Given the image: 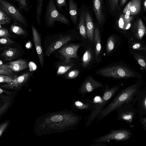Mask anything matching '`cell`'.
<instances>
[{
	"label": "cell",
	"mask_w": 146,
	"mask_h": 146,
	"mask_svg": "<svg viewBox=\"0 0 146 146\" xmlns=\"http://www.w3.org/2000/svg\"><path fill=\"white\" fill-rule=\"evenodd\" d=\"M141 79L135 83L127 87L118 93L114 98L101 111L97 117L96 121H100L110 113L125 104L132 103L134 98L139 91L142 83Z\"/></svg>",
	"instance_id": "6da1fadb"
},
{
	"label": "cell",
	"mask_w": 146,
	"mask_h": 146,
	"mask_svg": "<svg viewBox=\"0 0 146 146\" xmlns=\"http://www.w3.org/2000/svg\"><path fill=\"white\" fill-rule=\"evenodd\" d=\"M97 74L104 77L127 79L136 77L141 79V75L127 66L117 65L100 68Z\"/></svg>",
	"instance_id": "7a4b0ae2"
},
{
	"label": "cell",
	"mask_w": 146,
	"mask_h": 146,
	"mask_svg": "<svg viewBox=\"0 0 146 146\" xmlns=\"http://www.w3.org/2000/svg\"><path fill=\"white\" fill-rule=\"evenodd\" d=\"M120 87L119 85H117L110 88L108 85H105L101 100L95 103L94 107L91 110V112L86 123V127H88L91 124L106 106L109 100L115 96Z\"/></svg>",
	"instance_id": "3957f363"
},
{
	"label": "cell",
	"mask_w": 146,
	"mask_h": 146,
	"mask_svg": "<svg viewBox=\"0 0 146 146\" xmlns=\"http://www.w3.org/2000/svg\"><path fill=\"white\" fill-rule=\"evenodd\" d=\"M56 21L70 25L68 20L57 9L54 0H48L45 14V22L47 26L52 27Z\"/></svg>",
	"instance_id": "277c9868"
},
{
	"label": "cell",
	"mask_w": 146,
	"mask_h": 146,
	"mask_svg": "<svg viewBox=\"0 0 146 146\" xmlns=\"http://www.w3.org/2000/svg\"><path fill=\"white\" fill-rule=\"evenodd\" d=\"M132 134L130 130L126 129H112L108 133L95 139L93 142L105 143L112 140L117 141H124L130 138Z\"/></svg>",
	"instance_id": "5b68a950"
},
{
	"label": "cell",
	"mask_w": 146,
	"mask_h": 146,
	"mask_svg": "<svg viewBox=\"0 0 146 146\" xmlns=\"http://www.w3.org/2000/svg\"><path fill=\"white\" fill-rule=\"evenodd\" d=\"M0 8L12 18L23 26H27L28 23L25 16L14 5L6 0H0Z\"/></svg>",
	"instance_id": "8992f818"
},
{
	"label": "cell",
	"mask_w": 146,
	"mask_h": 146,
	"mask_svg": "<svg viewBox=\"0 0 146 146\" xmlns=\"http://www.w3.org/2000/svg\"><path fill=\"white\" fill-rule=\"evenodd\" d=\"M117 111L116 120L131 123L136 116L137 111L132 103L123 104L116 109Z\"/></svg>",
	"instance_id": "52a82bcc"
},
{
	"label": "cell",
	"mask_w": 146,
	"mask_h": 146,
	"mask_svg": "<svg viewBox=\"0 0 146 146\" xmlns=\"http://www.w3.org/2000/svg\"><path fill=\"white\" fill-rule=\"evenodd\" d=\"M104 88L102 84L96 80L91 76H88L80 86L78 93L85 95L95 90L100 88Z\"/></svg>",
	"instance_id": "ba28073f"
},
{
	"label": "cell",
	"mask_w": 146,
	"mask_h": 146,
	"mask_svg": "<svg viewBox=\"0 0 146 146\" xmlns=\"http://www.w3.org/2000/svg\"><path fill=\"white\" fill-rule=\"evenodd\" d=\"M80 44H72L65 46L60 48L58 52L64 58V65L69 64L71 58L77 59V51Z\"/></svg>",
	"instance_id": "9c48e42d"
},
{
	"label": "cell",
	"mask_w": 146,
	"mask_h": 146,
	"mask_svg": "<svg viewBox=\"0 0 146 146\" xmlns=\"http://www.w3.org/2000/svg\"><path fill=\"white\" fill-rule=\"evenodd\" d=\"M132 103L133 106L136 104L135 108L140 116L146 115V86L137 93Z\"/></svg>",
	"instance_id": "30bf717a"
},
{
	"label": "cell",
	"mask_w": 146,
	"mask_h": 146,
	"mask_svg": "<svg viewBox=\"0 0 146 146\" xmlns=\"http://www.w3.org/2000/svg\"><path fill=\"white\" fill-rule=\"evenodd\" d=\"M31 29L35 48L38 56L40 66L42 67L44 63V57L40 36L33 25H31Z\"/></svg>",
	"instance_id": "8fae6325"
},
{
	"label": "cell",
	"mask_w": 146,
	"mask_h": 146,
	"mask_svg": "<svg viewBox=\"0 0 146 146\" xmlns=\"http://www.w3.org/2000/svg\"><path fill=\"white\" fill-rule=\"evenodd\" d=\"M71 36L69 35L61 36L53 42L48 46L46 52V56H49L64 45L70 41Z\"/></svg>",
	"instance_id": "7c38bea8"
},
{
	"label": "cell",
	"mask_w": 146,
	"mask_h": 146,
	"mask_svg": "<svg viewBox=\"0 0 146 146\" xmlns=\"http://www.w3.org/2000/svg\"><path fill=\"white\" fill-rule=\"evenodd\" d=\"M94 12L99 25L103 23L105 19L102 0H93Z\"/></svg>",
	"instance_id": "4fadbf2b"
},
{
	"label": "cell",
	"mask_w": 146,
	"mask_h": 146,
	"mask_svg": "<svg viewBox=\"0 0 146 146\" xmlns=\"http://www.w3.org/2000/svg\"><path fill=\"white\" fill-rule=\"evenodd\" d=\"M96 103L89 99L83 101H74L71 107L73 109L79 110H91Z\"/></svg>",
	"instance_id": "5bb4252c"
},
{
	"label": "cell",
	"mask_w": 146,
	"mask_h": 146,
	"mask_svg": "<svg viewBox=\"0 0 146 146\" xmlns=\"http://www.w3.org/2000/svg\"><path fill=\"white\" fill-rule=\"evenodd\" d=\"M132 32L135 37L140 40L146 34V27L141 19H138L134 25Z\"/></svg>",
	"instance_id": "9a60e30c"
},
{
	"label": "cell",
	"mask_w": 146,
	"mask_h": 146,
	"mask_svg": "<svg viewBox=\"0 0 146 146\" xmlns=\"http://www.w3.org/2000/svg\"><path fill=\"white\" fill-rule=\"evenodd\" d=\"M86 29L88 38L92 42L94 38V26L93 21L89 12L86 11Z\"/></svg>",
	"instance_id": "2e32d148"
},
{
	"label": "cell",
	"mask_w": 146,
	"mask_h": 146,
	"mask_svg": "<svg viewBox=\"0 0 146 146\" xmlns=\"http://www.w3.org/2000/svg\"><path fill=\"white\" fill-rule=\"evenodd\" d=\"M68 12L73 23L77 24L78 19V9L76 3L74 0H68Z\"/></svg>",
	"instance_id": "e0dca14e"
},
{
	"label": "cell",
	"mask_w": 146,
	"mask_h": 146,
	"mask_svg": "<svg viewBox=\"0 0 146 146\" xmlns=\"http://www.w3.org/2000/svg\"><path fill=\"white\" fill-rule=\"evenodd\" d=\"M7 64L14 72H19L26 68L28 66L27 62L23 59L9 62Z\"/></svg>",
	"instance_id": "ac0fdd59"
},
{
	"label": "cell",
	"mask_w": 146,
	"mask_h": 146,
	"mask_svg": "<svg viewBox=\"0 0 146 146\" xmlns=\"http://www.w3.org/2000/svg\"><path fill=\"white\" fill-rule=\"evenodd\" d=\"M85 12L83 9L81 10L78 28L80 34L85 39L87 38L86 29Z\"/></svg>",
	"instance_id": "d6986e66"
},
{
	"label": "cell",
	"mask_w": 146,
	"mask_h": 146,
	"mask_svg": "<svg viewBox=\"0 0 146 146\" xmlns=\"http://www.w3.org/2000/svg\"><path fill=\"white\" fill-rule=\"evenodd\" d=\"M19 53L18 49L16 48L9 47L4 50L1 53V56L5 61H11L18 56Z\"/></svg>",
	"instance_id": "ffe728a7"
},
{
	"label": "cell",
	"mask_w": 146,
	"mask_h": 146,
	"mask_svg": "<svg viewBox=\"0 0 146 146\" xmlns=\"http://www.w3.org/2000/svg\"><path fill=\"white\" fill-rule=\"evenodd\" d=\"M94 40L95 43V58L98 61L101 52V43L100 31L98 27L96 28L94 31Z\"/></svg>",
	"instance_id": "44dd1931"
},
{
	"label": "cell",
	"mask_w": 146,
	"mask_h": 146,
	"mask_svg": "<svg viewBox=\"0 0 146 146\" xmlns=\"http://www.w3.org/2000/svg\"><path fill=\"white\" fill-rule=\"evenodd\" d=\"M13 21L10 26L11 31L18 35H23L26 34V31L21 26L23 25L15 20H13Z\"/></svg>",
	"instance_id": "7402d4cb"
},
{
	"label": "cell",
	"mask_w": 146,
	"mask_h": 146,
	"mask_svg": "<svg viewBox=\"0 0 146 146\" xmlns=\"http://www.w3.org/2000/svg\"><path fill=\"white\" fill-rule=\"evenodd\" d=\"M108 9L112 15L114 14L119 6V0H106Z\"/></svg>",
	"instance_id": "603a6c76"
},
{
	"label": "cell",
	"mask_w": 146,
	"mask_h": 146,
	"mask_svg": "<svg viewBox=\"0 0 146 146\" xmlns=\"http://www.w3.org/2000/svg\"><path fill=\"white\" fill-rule=\"evenodd\" d=\"M131 4L129 10L130 15H135L138 14L141 9V0H132Z\"/></svg>",
	"instance_id": "cb8c5ba5"
},
{
	"label": "cell",
	"mask_w": 146,
	"mask_h": 146,
	"mask_svg": "<svg viewBox=\"0 0 146 146\" xmlns=\"http://www.w3.org/2000/svg\"><path fill=\"white\" fill-rule=\"evenodd\" d=\"M13 19L7 13L0 8V24L1 25L10 23Z\"/></svg>",
	"instance_id": "d4e9b609"
},
{
	"label": "cell",
	"mask_w": 146,
	"mask_h": 146,
	"mask_svg": "<svg viewBox=\"0 0 146 146\" xmlns=\"http://www.w3.org/2000/svg\"><path fill=\"white\" fill-rule=\"evenodd\" d=\"M115 43V39L113 35L110 36L108 38L106 46V52L107 54L111 52L114 50Z\"/></svg>",
	"instance_id": "484cf974"
},
{
	"label": "cell",
	"mask_w": 146,
	"mask_h": 146,
	"mask_svg": "<svg viewBox=\"0 0 146 146\" xmlns=\"http://www.w3.org/2000/svg\"><path fill=\"white\" fill-rule=\"evenodd\" d=\"M92 58V54L89 49H87L83 55L82 58V66L83 68L86 67L91 61Z\"/></svg>",
	"instance_id": "4316f807"
},
{
	"label": "cell",
	"mask_w": 146,
	"mask_h": 146,
	"mask_svg": "<svg viewBox=\"0 0 146 146\" xmlns=\"http://www.w3.org/2000/svg\"><path fill=\"white\" fill-rule=\"evenodd\" d=\"M133 57L146 72V58L144 56L138 53H135L133 55Z\"/></svg>",
	"instance_id": "83f0119b"
},
{
	"label": "cell",
	"mask_w": 146,
	"mask_h": 146,
	"mask_svg": "<svg viewBox=\"0 0 146 146\" xmlns=\"http://www.w3.org/2000/svg\"><path fill=\"white\" fill-rule=\"evenodd\" d=\"M44 0H38L36 7V18L37 23L40 24V23L41 16L42 14V8Z\"/></svg>",
	"instance_id": "f1b7e54d"
},
{
	"label": "cell",
	"mask_w": 146,
	"mask_h": 146,
	"mask_svg": "<svg viewBox=\"0 0 146 146\" xmlns=\"http://www.w3.org/2000/svg\"><path fill=\"white\" fill-rule=\"evenodd\" d=\"M17 2L20 9L27 11L29 9V7L28 3L29 0H15Z\"/></svg>",
	"instance_id": "f546056e"
},
{
	"label": "cell",
	"mask_w": 146,
	"mask_h": 146,
	"mask_svg": "<svg viewBox=\"0 0 146 146\" xmlns=\"http://www.w3.org/2000/svg\"><path fill=\"white\" fill-rule=\"evenodd\" d=\"M131 48L134 50H146V47L145 45L141 42H135L133 43L131 46Z\"/></svg>",
	"instance_id": "4dcf8cb0"
},
{
	"label": "cell",
	"mask_w": 146,
	"mask_h": 146,
	"mask_svg": "<svg viewBox=\"0 0 146 146\" xmlns=\"http://www.w3.org/2000/svg\"><path fill=\"white\" fill-rule=\"evenodd\" d=\"M56 7L58 9L62 11V7H64L67 10L66 0H54Z\"/></svg>",
	"instance_id": "1f68e13d"
},
{
	"label": "cell",
	"mask_w": 146,
	"mask_h": 146,
	"mask_svg": "<svg viewBox=\"0 0 146 146\" xmlns=\"http://www.w3.org/2000/svg\"><path fill=\"white\" fill-rule=\"evenodd\" d=\"M15 42L11 39L9 37L1 38L0 43L4 45H9L15 43Z\"/></svg>",
	"instance_id": "d6a6232c"
},
{
	"label": "cell",
	"mask_w": 146,
	"mask_h": 146,
	"mask_svg": "<svg viewBox=\"0 0 146 146\" xmlns=\"http://www.w3.org/2000/svg\"><path fill=\"white\" fill-rule=\"evenodd\" d=\"M72 65L69 64L59 67L57 72L58 74H61L64 73L72 67Z\"/></svg>",
	"instance_id": "836d02e7"
},
{
	"label": "cell",
	"mask_w": 146,
	"mask_h": 146,
	"mask_svg": "<svg viewBox=\"0 0 146 146\" xmlns=\"http://www.w3.org/2000/svg\"><path fill=\"white\" fill-rule=\"evenodd\" d=\"M14 79L13 78L7 75H0V82H11L13 81Z\"/></svg>",
	"instance_id": "e575fe53"
},
{
	"label": "cell",
	"mask_w": 146,
	"mask_h": 146,
	"mask_svg": "<svg viewBox=\"0 0 146 146\" xmlns=\"http://www.w3.org/2000/svg\"><path fill=\"white\" fill-rule=\"evenodd\" d=\"M0 25V37L1 38L4 37H9L11 36L8 30L4 28L1 27Z\"/></svg>",
	"instance_id": "d590c367"
},
{
	"label": "cell",
	"mask_w": 146,
	"mask_h": 146,
	"mask_svg": "<svg viewBox=\"0 0 146 146\" xmlns=\"http://www.w3.org/2000/svg\"><path fill=\"white\" fill-rule=\"evenodd\" d=\"M0 69L6 70L14 75L13 71L12 70L7 64H3L1 60H0Z\"/></svg>",
	"instance_id": "8d00e7d4"
},
{
	"label": "cell",
	"mask_w": 146,
	"mask_h": 146,
	"mask_svg": "<svg viewBox=\"0 0 146 146\" xmlns=\"http://www.w3.org/2000/svg\"><path fill=\"white\" fill-rule=\"evenodd\" d=\"M124 14L121 15L119 21V26L121 29L124 30L125 25L127 23L125 22L124 17Z\"/></svg>",
	"instance_id": "74e56055"
},
{
	"label": "cell",
	"mask_w": 146,
	"mask_h": 146,
	"mask_svg": "<svg viewBox=\"0 0 146 146\" xmlns=\"http://www.w3.org/2000/svg\"><path fill=\"white\" fill-rule=\"evenodd\" d=\"M79 72L77 70H73L70 72L67 75L69 79H73L79 75Z\"/></svg>",
	"instance_id": "f35d334b"
},
{
	"label": "cell",
	"mask_w": 146,
	"mask_h": 146,
	"mask_svg": "<svg viewBox=\"0 0 146 146\" xmlns=\"http://www.w3.org/2000/svg\"><path fill=\"white\" fill-rule=\"evenodd\" d=\"M124 20L126 23H130L132 19V17L130 15V12L129 10L124 15Z\"/></svg>",
	"instance_id": "ab89813d"
},
{
	"label": "cell",
	"mask_w": 146,
	"mask_h": 146,
	"mask_svg": "<svg viewBox=\"0 0 146 146\" xmlns=\"http://www.w3.org/2000/svg\"><path fill=\"white\" fill-rule=\"evenodd\" d=\"M139 120L143 125V128L146 131V117L141 116L139 118Z\"/></svg>",
	"instance_id": "60d3db41"
},
{
	"label": "cell",
	"mask_w": 146,
	"mask_h": 146,
	"mask_svg": "<svg viewBox=\"0 0 146 146\" xmlns=\"http://www.w3.org/2000/svg\"><path fill=\"white\" fill-rule=\"evenodd\" d=\"M0 74L7 75L14 78V76L10 73L2 69H0Z\"/></svg>",
	"instance_id": "b9f144b4"
},
{
	"label": "cell",
	"mask_w": 146,
	"mask_h": 146,
	"mask_svg": "<svg viewBox=\"0 0 146 146\" xmlns=\"http://www.w3.org/2000/svg\"><path fill=\"white\" fill-rule=\"evenodd\" d=\"M131 1H129L126 5L123 11V13H125L128 11L129 10L130 6L131 4Z\"/></svg>",
	"instance_id": "7bdbcfd3"
},
{
	"label": "cell",
	"mask_w": 146,
	"mask_h": 146,
	"mask_svg": "<svg viewBox=\"0 0 146 146\" xmlns=\"http://www.w3.org/2000/svg\"><path fill=\"white\" fill-rule=\"evenodd\" d=\"M95 144L92 145L90 146H106V145H105L104 143H102L100 142H97Z\"/></svg>",
	"instance_id": "ee69618b"
},
{
	"label": "cell",
	"mask_w": 146,
	"mask_h": 146,
	"mask_svg": "<svg viewBox=\"0 0 146 146\" xmlns=\"http://www.w3.org/2000/svg\"><path fill=\"white\" fill-rule=\"evenodd\" d=\"M131 26L130 23H127L125 25L124 30H127Z\"/></svg>",
	"instance_id": "f6af8a7d"
},
{
	"label": "cell",
	"mask_w": 146,
	"mask_h": 146,
	"mask_svg": "<svg viewBox=\"0 0 146 146\" xmlns=\"http://www.w3.org/2000/svg\"><path fill=\"white\" fill-rule=\"evenodd\" d=\"M126 1L127 0H121L120 3V6H121L123 5L126 2Z\"/></svg>",
	"instance_id": "bcb514c9"
},
{
	"label": "cell",
	"mask_w": 146,
	"mask_h": 146,
	"mask_svg": "<svg viewBox=\"0 0 146 146\" xmlns=\"http://www.w3.org/2000/svg\"><path fill=\"white\" fill-rule=\"evenodd\" d=\"M144 9L145 11H146V0H144L143 2Z\"/></svg>",
	"instance_id": "7dc6e473"
},
{
	"label": "cell",
	"mask_w": 146,
	"mask_h": 146,
	"mask_svg": "<svg viewBox=\"0 0 146 146\" xmlns=\"http://www.w3.org/2000/svg\"><path fill=\"white\" fill-rule=\"evenodd\" d=\"M2 90L1 89H0V93H1V92H2Z\"/></svg>",
	"instance_id": "c3c4849f"
},
{
	"label": "cell",
	"mask_w": 146,
	"mask_h": 146,
	"mask_svg": "<svg viewBox=\"0 0 146 146\" xmlns=\"http://www.w3.org/2000/svg\"><path fill=\"white\" fill-rule=\"evenodd\" d=\"M143 19H144V20L146 21V17H143Z\"/></svg>",
	"instance_id": "681fc988"
},
{
	"label": "cell",
	"mask_w": 146,
	"mask_h": 146,
	"mask_svg": "<svg viewBox=\"0 0 146 146\" xmlns=\"http://www.w3.org/2000/svg\"><path fill=\"white\" fill-rule=\"evenodd\" d=\"M36 0L37 1V2H38V0Z\"/></svg>",
	"instance_id": "f907efd6"
},
{
	"label": "cell",
	"mask_w": 146,
	"mask_h": 146,
	"mask_svg": "<svg viewBox=\"0 0 146 146\" xmlns=\"http://www.w3.org/2000/svg\"><path fill=\"white\" fill-rule=\"evenodd\" d=\"M145 51H146V50Z\"/></svg>",
	"instance_id": "816d5d0a"
}]
</instances>
